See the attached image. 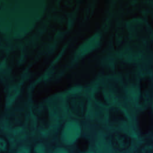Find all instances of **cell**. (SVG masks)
I'll use <instances>...</instances> for the list:
<instances>
[{
  "mask_svg": "<svg viewBox=\"0 0 153 153\" xmlns=\"http://www.w3.org/2000/svg\"><path fill=\"white\" fill-rule=\"evenodd\" d=\"M67 102L71 112L76 116L83 117L86 112L88 100L82 96H72L68 98Z\"/></svg>",
  "mask_w": 153,
  "mask_h": 153,
  "instance_id": "obj_1",
  "label": "cell"
},
{
  "mask_svg": "<svg viewBox=\"0 0 153 153\" xmlns=\"http://www.w3.org/2000/svg\"><path fill=\"white\" fill-rule=\"evenodd\" d=\"M50 26L57 31L65 32L68 27V18L63 13L55 11L51 15Z\"/></svg>",
  "mask_w": 153,
  "mask_h": 153,
  "instance_id": "obj_2",
  "label": "cell"
},
{
  "mask_svg": "<svg viewBox=\"0 0 153 153\" xmlns=\"http://www.w3.org/2000/svg\"><path fill=\"white\" fill-rule=\"evenodd\" d=\"M112 144L116 149L123 151L127 149L131 144L130 137L123 133H115L112 137Z\"/></svg>",
  "mask_w": 153,
  "mask_h": 153,
  "instance_id": "obj_3",
  "label": "cell"
},
{
  "mask_svg": "<svg viewBox=\"0 0 153 153\" xmlns=\"http://www.w3.org/2000/svg\"><path fill=\"white\" fill-rule=\"evenodd\" d=\"M33 114L38 118L41 124L45 126L48 121V111L46 105L38 104L32 107Z\"/></svg>",
  "mask_w": 153,
  "mask_h": 153,
  "instance_id": "obj_4",
  "label": "cell"
},
{
  "mask_svg": "<svg viewBox=\"0 0 153 153\" xmlns=\"http://www.w3.org/2000/svg\"><path fill=\"white\" fill-rule=\"evenodd\" d=\"M21 57V51L20 50H14L11 51L7 56V64L12 68V70L18 67V64Z\"/></svg>",
  "mask_w": 153,
  "mask_h": 153,
  "instance_id": "obj_5",
  "label": "cell"
},
{
  "mask_svg": "<svg viewBox=\"0 0 153 153\" xmlns=\"http://www.w3.org/2000/svg\"><path fill=\"white\" fill-rule=\"evenodd\" d=\"M59 4L61 10L67 13L73 12L76 7V2L74 0H62Z\"/></svg>",
  "mask_w": 153,
  "mask_h": 153,
  "instance_id": "obj_6",
  "label": "cell"
},
{
  "mask_svg": "<svg viewBox=\"0 0 153 153\" xmlns=\"http://www.w3.org/2000/svg\"><path fill=\"white\" fill-rule=\"evenodd\" d=\"M88 141L85 138L80 137L77 140L76 146L81 152H84L87 151L88 148Z\"/></svg>",
  "mask_w": 153,
  "mask_h": 153,
  "instance_id": "obj_7",
  "label": "cell"
},
{
  "mask_svg": "<svg viewBox=\"0 0 153 153\" xmlns=\"http://www.w3.org/2000/svg\"><path fill=\"white\" fill-rule=\"evenodd\" d=\"M9 143L7 139L0 135V153H7L9 149Z\"/></svg>",
  "mask_w": 153,
  "mask_h": 153,
  "instance_id": "obj_8",
  "label": "cell"
},
{
  "mask_svg": "<svg viewBox=\"0 0 153 153\" xmlns=\"http://www.w3.org/2000/svg\"><path fill=\"white\" fill-rule=\"evenodd\" d=\"M138 153H153V143L148 142L142 145L139 148Z\"/></svg>",
  "mask_w": 153,
  "mask_h": 153,
  "instance_id": "obj_9",
  "label": "cell"
},
{
  "mask_svg": "<svg viewBox=\"0 0 153 153\" xmlns=\"http://www.w3.org/2000/svg\"><path fill=\"white\" fill-rule=\"evenodd\" d=\"M6 57H7V54L4 51V50L2 49H0V64Z\"/></svg>",
  "mask_w": 153,
  "mask_h": 153,
  "instance_id": "obj_10",
  "label": "cell"
}]
</instances>
